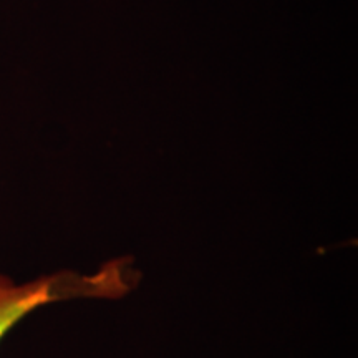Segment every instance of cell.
Here are the masks:
<instances>
[{"label": "cell", "instance_id": "obj_1", "mask_svg": "<svg viewBox=\"0 0 358 358\" xmlns=\"http://www.w3.org/2000/svg\"><path fill=\"white\" fill-rule=\"evenodd\" d=\"M140 277L129 257L111 259L92 274L65 268L22 284L0 274V340L40 307L75 299H123L138 287Z\"/></svg>", "mask_w": 358, "mask_h": 358}]
</instances>
